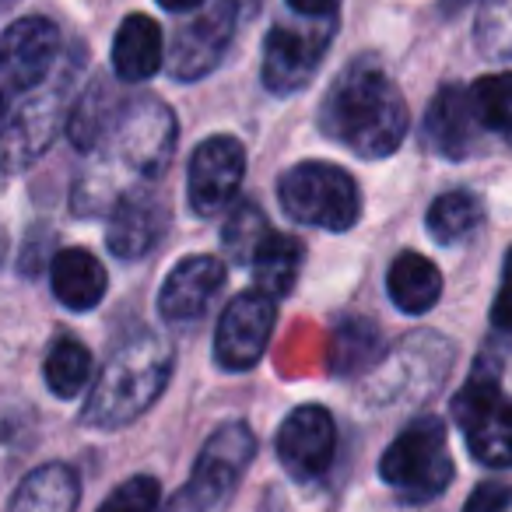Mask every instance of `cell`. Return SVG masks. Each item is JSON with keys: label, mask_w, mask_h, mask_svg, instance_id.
Listing matches in <instances>:
<instances>
[{"label": "cell", "mask_w": 512, "mask_h": 512, "mask_svg": "<svg viewBox=\"0 0 512 512\" xmlns=\"http://www.w3.org/2000/svg\"><path fill=\"white\" fill-rule=\"evenodd\" d=\"M176 151V116L155 95L127 99L95 141L74 179V214H109L123 197L148 190L172 162Z\"/></svg>", "instance_id": "obj_1"}, {"label": "cell", "mask_w": 512, "mask_h": 512, "mask_svg": "<svg viewBox=\"0 0 512 512\" xmlns=\"http://www.w3.org/2000/svg\"><path fill=\"white\" fill-rule=\"evenodd\" d=\"M320 130L358 158H386L404 144L407 102L376 60H355L323 95Z\"/></svg>", "instance_id": "obj_2"}, {"label": "cell", "mask_w": 512, "mask_h": 512, "mask_svg": "<svg viewBox=\"0 0 512 512\" xmlns=\"http://www.w3.org/2000/svg\"><path fill=\"white\" fill-rule=\"evenodd\" d=\"M176 351L165 337L141 334L130 337L127 344L109 355L106 369L99 372L88 404L81 407V421L88 428H123L134 418H141L158 397L172 376Z\"/></svg>", "instance_id": "obj_3"}, {"label": "cell", "mask_w": 512, "mask_h": 512, "mask_svg": "<svg viewBox=\"0 0 512 512\" xmlns=\"http://www.w3.org/2000/svg\"><path fill=\"white\" fill-rule=\"evenodd\" d=\"M74 74H78V60H60L57 71L29 95H22L0 120V176L32 165L53 144L60 123L71 113Z\"/></svg>", "instance_id": "obj_4"}, {"label": "cell", "mask_w": 512, "mask_h": 512, "mask_svg": "<svg viewBox=\"0 0 512 512\" xmlns=\"http://www.w3.org/2000/svg\"><path fill=\"white\" fill-rule=\"evenodd\" d=\"M379 477L404 502H432L453 481L446 425L439 418H418L386 446L379 460Z\"/></svg>", "instance_id": "obj_5"}, {"label": "cell", "mask_w": 512, "mask_h": 512, "mask_svg": "<svg viewBox=\"0 0 512 512\" xmlns=\"http://www.w3.org/2000/svg\"><path fill=\"white\" fill-rule=\"evenodd\" d=\"M278 200L292 221L323 228V232H348L362 214L358 183L341 165L330 162L292 165L278 179Z\"/></svg>", "instance_id": "obj_6"}, {"label": "cell", "mask_w": 512, "mask_h": 512, "mask_svg": "<svg viewBox=\"0 0 512 512\" xmlns=\"http://www.w3.org/2000/svg\"><path fill=\"white\" fill-rule=\"evenodd\" d=\"M253 453L256 439L249 425H221L200 449L190 481L165 502L162 512H225L239 488V477L253 463Z\"/></svg>", "instance_id": "obj_7"}, {"label": "cell", "mask_w": 512, "mask_h": 512, "mask_svg": "<svg viewBox=\"0 0 512 512\" xmlns=\"http://www.w3.org/2000/svg\"><path fill=\"white\" fill-rule=\"evenodd\" d=\"M453 418L463 428L467 449L484 467H512V400L498 386L491 365H477L453 400Z\"/></svg>", "instance_id": "obj_8"}, {"label": "cell", "mask_w": 512, "mask_h": 512, "mask_svg": "<svg viewBox=\"0 0 512 512\" xmlns=\"http://www.w3.org/2000/svg\"><path fill=\"white\" fill-rule=\"evenodd\" d=\"M337 18L278 22L264 39V85L274 95H292L313 81L320 60L334 39Z\"/></svg>", "instance_id": "obj_9"}, {"label": "cell", "mask_w": 512, "mask_h": 512, "mask_svg": "<svg viewBox=\"0 0 512 512\" xmlns=\"http://www.w3.org/2000/svg\"><path fill=\"white\" fill-rule=\"evenodd\" d=\"M60 29L50 18H22L0 36V88L22 99L60 67Z\"/></svg>", "instance_id": "obj_10"}, {"label": "cell", "mask_w": 512, "mask_h": 512, "mask_svg": "<svg viewBox=\"0 0 512 512\" xmlns=\"http://www.w3.org/2000/svg\"><path fill=\"white\" fill-rule=\"evenodd\" d=\"M278 316V299L264 292H242L221 309L218 330H214V362L225 372H246L260 362L267 351Z\"/></svg>", "instance_id": "obj_11"}, {"label": "cell", "mask_w": 512, "mask_h": 512, "mask_svg": "<svg viewBox=\"0 0 512 512\" xmlns=\"http://www.w3.org/2000/svg\"><path fill=\"white\" fill-rule=\"evenodd\" d=\"M239 0H218L193 22L179 25V32L172 36L169 46V74L179 81H197L204 74H211L221 64L225 50L232 46V36L239 29Z\"/></svg>", "instance_id": "obj_12"}, {"label": "cell", "mask_w": 512, "mask_h": 512, "mask_svg": "<svg viewBox=\"0 0 512 512\" xmlns=\"http://www.w3.org/2000/svg\"><path fill=\"white\" fill-rule=\"evenodd\" d=\"M242 172H246V151L235 137H207L197 144L186 169V197L190 207L200 218H214V214L228 211L242 186Z\"/></svg>", "instance_id": "obj_13"}, {"label": "cell", "mask_w": 512, "mask_h": 512, "mask_svg": "<svg viewBox=\"0 0 512 512\" xmlns=\"http://www.w3.org/2000/svg\"><path fill=\"white\" fill-rule=\"evenodd\" d=\"M278 460L295 481H316L330 470L337 453V425L330 418L327 407L306 404L295 407L285 418V425L278 428Z\"/></svg>", "instance_id": "obj_14"}, {"label": "cell", "mask_w": 512, "mask_h": 512, "mask_svg": "<svg viewBox=\"0 0 512 512\" xmlns=\"http://www.w3.org/2000/svg\"><path fill=\"white\" fill-rule=\"evenodd\" d=\"M221 285H225V267L218 256H186L165 274L158 288V313L172 327L200 323L218 299Z\"/></svg>", "instance_id": "obj_15"}, {"label": "cell", "mask_w": 512, "mask_h": 512, "mask_svg": "<svg viewBox=\"0 0 512 512\" xmlns=\"http://www.w3.org/2000/svg\"><path fill=\"white\" fill-rule=\"evenodd\" d=\"M165 225H169V211L158 200V193L148 186V190H137L130 197H123L109 211L106 246L113 256H120L123 264H134V260H141V256H148L155 249Z\"/></svg>", "instance_id": "obj_16"}, {"label": "cell", "mask_w": 512, "mask_h": 512, "mask_svg": "<svg viewBox=\"0 0 512 512\" xmlns=\"http://www.w3.org/2000/svg\"><path fill=\"white\" fill-rule=\"evenodd\" d=\"M481 120H477L470 88L446 85L439 88L425 113V141L442 158H467L474 155L477 137H481Z\"/></svg>", "instance_id": "obj_17"}, {"label": "cell", "mask_w": 512, "mask_h": 512, "mask_svg": "<svg viewBox=\"0 0 512 512\" xmlns=\"http://www.w3.org/2000/svg\"><path fill=\"white\" fill-rule=\"evenodd\" d=\"M50 285L60 306L74 309V313H88L102 302L109 278L99 256H92L88 249H60L50 264Z\"/></svg>", "instance_id": "obj_18"}, {"label": "cell", "mask_w": 512, "mask_h": 512, "mask_svg": "<svg viewBox=\"0 0 512 512\" xmlns=\"http://www.w3.org/2000/svg\"><path fill=\"white\" fill-rule=\"evenodd\" d=\"M165 60V43L162 29L151 22L148 15H130L123 18V25L116 29L113 39V71L120 81L137 85V81H148L162 71Z\"/></svg>", "instance_id": "obj_19"}, {"label": "cell", "mask_w": 512, "mask_h": 512, "mask_svg": "<svg viewBox=\"0 0 512 512\" xmlns=\"http://www.w3.org/2000/svg\"><path fill=\"white\" fill-rule=\"evenodd\" d=\"M81 498V481L67 463L36 467L11 498L8 512H74Z\"/></svg>", "instance_id": "obj_20"}, {"label": "cell", "mask_w": 512, "mask_h": 512, "mask_svg": "<svg viewBox=\"0 0 512 512\" xmlns=\"http://www.w3.org/2000/svg\"><path fill=\"white\" fill-rule=\"evenodd\" d=\"M386 292L393 306L407 316H421L439 302L442 295V274L439 267L421 253H400L386 274Z\"/></svg>", "instance_id": "obj_21"}, {"label": "cell", "mask_w": 512, "mask_h": 512, "mask_svg": "<svg viewBox=\"0 0 512 512\" xmlns=\"http://www.w3.org/2000/svg\"><path fill=\"white\" fill-rule=\"evenodd\" d=\"M302 242L295 235L285 232H271L264 239V246L256 249L253 256V281H256V292L271 295V299H285L292 292L295 278H299V267H302Z\"/></svg>", "instance_id": "obj_22"}, {"label": "cell", "mask_w": 512, "mask_h": 512, "mask_svg": "<svg viewBox=\"0 0 512 512\" xmlns=\"http://www.w3.org/2000/svg\"><path fill=\"white\" fill-rule=\"evenodd\" d=\"M123 102L116 99V92L109 88L106 78H92V85L74 99L71 113H67V134H71L74 148L92 151L95 141L106 134V127L116 120Z\"/></svg>", "instance_id": "obj_23"}, {"label": "cell", "mask_w": 512, "mask_h": 512, "mask_svg": "<svg viewBox=\"0 0 512 512\" xmlns=\"http://www.w3.org/2000/svg\"><path fill=\"white\" fill-rule=\"evenodd\" d=\"M484 211H481V200L467 190H449L442 193L439 200H432L428 207V235H432L439 246H456V242H467L470 235L477 232L481 225Z\"/></svg>", "instance_id": "obj_24"}, {"label": "cell", "mask_w": 512, "mask_h": 512, "mask_svg": "<svg viewBox=\"0 0 512 512\" xmlns=\"http://www.w3.org/2000/svg\"><path fill=\"white\" fill-rule=\"evenodd\" d=\"M43 376H46V386L53 390V397H60V400L81 397V390L92 383V351L81 341H74V337H60V341H53V348L46 351Z\"/></svg>", "instance_id": "obj_25"}, {"label": "cell", "mask_w": 512, "mask_h": 512, "mask_svg": "<svg viewBox=\"0 0 512 512\" xmlns=\"http://www.w3.org/2000/svg\"><path fill=\"white\" fill-rule=\"evenodd\" d=\"M271 235V225H267V214L253 204V200H242L228 211L225 228H221V249L232 264L249 267L253 264L256 249L264 246V239Z\"/></svg>", "instance_id": "obj_26"}, {"label": "cell", "mask_w": 512, "mask_h": 512, "mask_svg": "<svg viewBox=\"0 0 512 512\" xmlns=\"http://www.w3.org/2000/svg\"><path fill=\"white\" fill-rule=\"evenodd\" d=\"M379 355H383V334H379V327L372 320H348L337 327L330 365L341 376L369 369V365H376Z\"/></svg>", "instance_id": "obj_27"}, {"label": "cell", "mask_w": 512, "mask_h": 512, "mask_svg": "<svg viewBox=\"0 0 512 512\" xmlns=\"http://www.w3.org/2000/svg\"><path fill=\"white\" fill-rule=\"evenodd\" d=\"M470 99H474L477 120L484 130H495V134L512 137V74H488L470 88Z\"/></svg>", "instance_id": "obj_28"}, {"label": "cell", "mask_w": 512, "mask_h": 512, "mask_svg": "<svg viewBox=\"0 0 512 512\" xmlns=\"http://www.w3.org/2000/svg\"><path fill=\"white\" fill-rule=\"evenodd\" d=\"M477 50L484 57H512V0H484L477 18Z\"/></svg>", "instance_id": "obj_29"}, {"label": "cell", "mask_w": 512, "mask_h": 512, "mask_svg": "<svg viewBox=\"0 0 512 512\" xmlns=\"http://www.w3.org/2000/svg\"><path fill=\"white\" fill-rule=\"evenodd\" d=\"M158 502H162L158 481L148 474H141V477L123 481L120 488L99 505V512H158Z\"/></svg>", "instance_id": "obj_30"}, {"label": "cell", "mask_w": 512, "mask_h": 512, "mask_svg": "<svg viewBox=\"0 0 512 512\" xmlns=\"http://www.w3.org/2000/svg\"><path fill=\"white\" fill-rule=\"evenodd\" d=\"M512 505V484L502 481H484L470 491L463 512H505Z\"/></svg>", "instance_id": "obj_31"}, {"label": "cell", "mask_w": 512, "mask_h": 512, "mask_svg": "<svg viewBox=\"0 0 512 512\" xmlns=\"http://www.w3.org/2000/svg\"><path fill=\"white\" fill-rule=\"evenodd\" d=\"M491 327H495V330H512V249L505 253L502 285H498L495 306H491Z\"/></svg>", "instance_id": "obj_32"}, {"label": "cell", "mask_w": 512, "mask_h": 512, "mask_svg": "<svg viewBox=\"0 0 512 512\" xmlns=\"http://www.w3.org/2000/svg\"><path fill=\"white\" fill-rule=\"evenodd\" d=\"M299 18H334L341 0H285Z\"/></svg>", "instance_id": "obj_33"}, {"label": "cell", "mask_w": 512, "mask_h": 512, "mask_svg": "<svg viewBox=\"0 0 512 512\" xmlns=\"http://www.w3.org/2000/svg\"><path fill=\"white\" fill-rule=\"evenodd\" d=\"M165 11H172V15H186V11H197V8H204L207 0H158Z\"/></svg>", "instance_id": "obj_34"}, {"label": "cell", "mask_w": 512, "mask_h": 512, "mask_svg": "<svg viewBox=\"0 0 512 512\" xmlns=\"http://www.w3.org/2000/svg\"><path fill=\"white\" fill-rule=\"evenodd\" d=\"M470 0H442V15H456V11L467 8Z\"/></svg>", "instance_id": "obj_35"}, {"label": "cell", "mask_w": 512, "mask_h": 512, "mask_svg": "<svg viewBox=\"0 0 512 512\" xmlns=\"http://www.w3.org/2000/svg\"><path fill=\"white\" fill-rule=\"evenodd\" d=\"M15 106V99H11L8 92H4V88H0V120H4V116H8V109Z\"/></svg>", "instance_id": "obj_36"}]
</instances>
